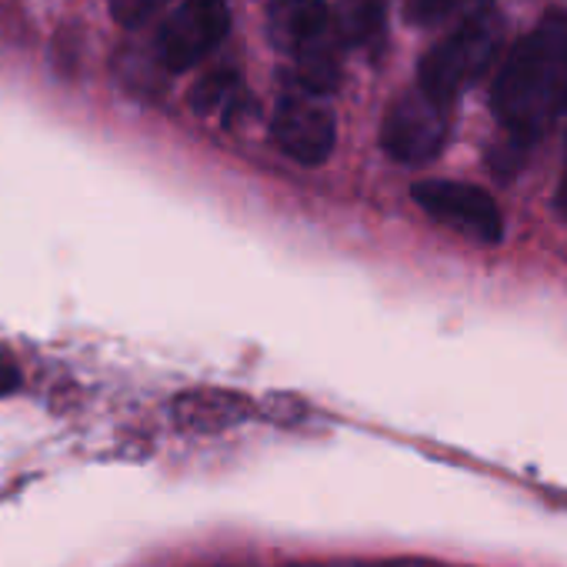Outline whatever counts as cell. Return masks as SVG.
<instances>
[{"label": "cell", "instance_id": "6da1fadb", "mask_svg": "<svg viewBox=\"0 0 567 567\" xmlns=\"http://www.w3.org/2000/svg\"><path fill=\"white\" fill-rule=\"evenodd\" d=\"M491 107L504 134L524 147L567 111V11L544 14L504 58Z\"/></svg>", "mask_w": 567, "mask_h": 567}, {"label": "cell", "instance_id": "7a4b0ae2", "mask_svg": "<svg viewBox=\"0 0 567 567\" xmlns=\"http://www.w3.org/2000/svg\"><path fill=\"white\" fill-rule=\"evenodd\" d=\"M501 38H504V21L497 8L481 0L444 41H437L424 54L417 71V87L434 101L451 104L457 94H464L474 81H481L491 71L501 51Z\"/></svg>", "mask_w": 567, "mask_h": 567}, {"label": "cell", "instance_id": "3957f363", "mask_svg": "<svg viewBox=\"0 0 567 567\" xmlns=\"http://www.w3.org/2000/svg\"><path fill=\"white\" fill-rule=\"evenodd\" d=\"M270 38L280 51L295 58L298 81L311 94H324L338 87V44H334V18L324 0H277L267 14Z\"/></svg>", "mask_w": 567, "mask_h": 567}, {"label": "cell", "instance_id": "277c9868", "mask_svg": "<svg viewBox=\"0 0 567 567\" xmlns=\"http://www.w3.org/2000/svg\"><path fill=\"white\" fill-rule=\"evenodd\" d=\"M414 204L437 224L477 244H501L504 220L487 190L461 181H417L411 187Z\"/></svg>", "mask_w": 567, "mask_h": 567}, {"label": "cell", "instance_id": "5b68a950", "mask_svg": "<svg viewBox=\"0 0 567 567\" xmlns=\"http://www.w3.org/2000/svg\"><path fill=\"white\" fill-rule=\"evenodd\" d=\"M447 141V104L434 101L421 87L391 104L381 127V147L401 164H427Z\"/></svg>", "mask_w": 567, "mask_h": 567}, {"label": "cell", "instance_id": "8992f818", "mask_svg": "<svg viewBox=\"0 0 567 567\" xmlns=\"http://www.w3.org/2000/svg\"><path fill=\"white\" fill-rule=\"evenodd\" d=\"M227 28L230 14L224 0H184L157 34V58L174 74L190 71L224 41Z\"/></svg>", "mask_w": 567, "mask_h": 567}, {"label": "cell", "instance_id": "52a82bcc", "mask_svg": "<svg viewBox=\"0 0 567 567\" xmlns=\"http://www.w3.org/2000/svg\"><path fill=\"white\" fill-rule=\"evenodd\" d=\"M270 131H274V144L305 167L324 164L338 141L334 114L324 104L311 97H298V94L284 97L277 104Z\"/></svg>", "mask_w": 567, "mask_h": 567}, {"label": "cell", "instance_id": "ba28073f", "mask_svg": "<svg viewBox=\"0 0 567 567\" xmlns=\"http://www.w3.org/2000/svg\"><path fill=\"white\" fill-rule=\"evenodd\" d=\"M171 411H174V421H177L181 431L214 434V431H227V427L247 421L254 404L244 394H234V391L200 388V391L181 394Z\"/></svg>", "mask_w": 567, "mask_h": 567}, {"label": "cell", "instance_id": "9c48e42d", "mask_svg": "<svg viewBox=\"0 0 567 567\" xmlns=\"http://www.w3.org/2000/svg\"><path fill=\"white\" fill-rule=\"evenodd\" d=\"M237 97H240V78L234 71H217V74H207L190 91V107L200 117L227 114L230 107H237Z\"/></svg>", "mask_w": 567, "mask_h": 567}, {"label": "cell", "instance_id": "30bf717a", "mask_svg": "<svg viewBox=\"0 0 567 567\" xmlns=\"http://www.w3.org/2000/svg\"><path fill=\"white\" fill-rule=\"evenodd\" d=\"M477 0H408V21L417 28H434L461 11H467Z\"/></svg>", "mask_w": 567, "mask_h": 567}, {"label": "cell", "instance_id": "8fae6325", "mask_svg": "<svg viewBox=\"0 0 567 567\" xmlns=\"http://www.w3.org/2000/svg\"><path fill=\"white\" fill-rule=\"evenodd\" d=\"M167 4V0H107V8L114 14L117 24L124 28H141L144 21H151L161 8Z\"/></svg>", "mask_w": 567, "mask_h": 567}, {"label": "cell", "instance_id": "7c38bea8", "mask_svg": "<svg viewBox=\"0 0 567 567\" xmlns=\"http://www.w3.org/2000/svg\"><path fill=\"white\" fill-rule=\"evenodd\" d=\"M18 384H21V371H18V364H14V358H11L4 348H0V398H4V394H14Z\"/></svg>", "mask_w": 567, "mask_h": 567}, {"label": "cell", "instance_id": "4fadbf2b", "mask_svg": "<svg viewBox=\"0 0 567 567\" xmlns=\"http://www.w3.org/2000/svg\"><path fill=\"white\" fill-rule=\"evenodd\" d=\"M554 207H557V214H560V217H567V171H564V177H560V187H557Z\"/></svg>", "mask_w": 567, "mask_h": 567}]
</instances>
